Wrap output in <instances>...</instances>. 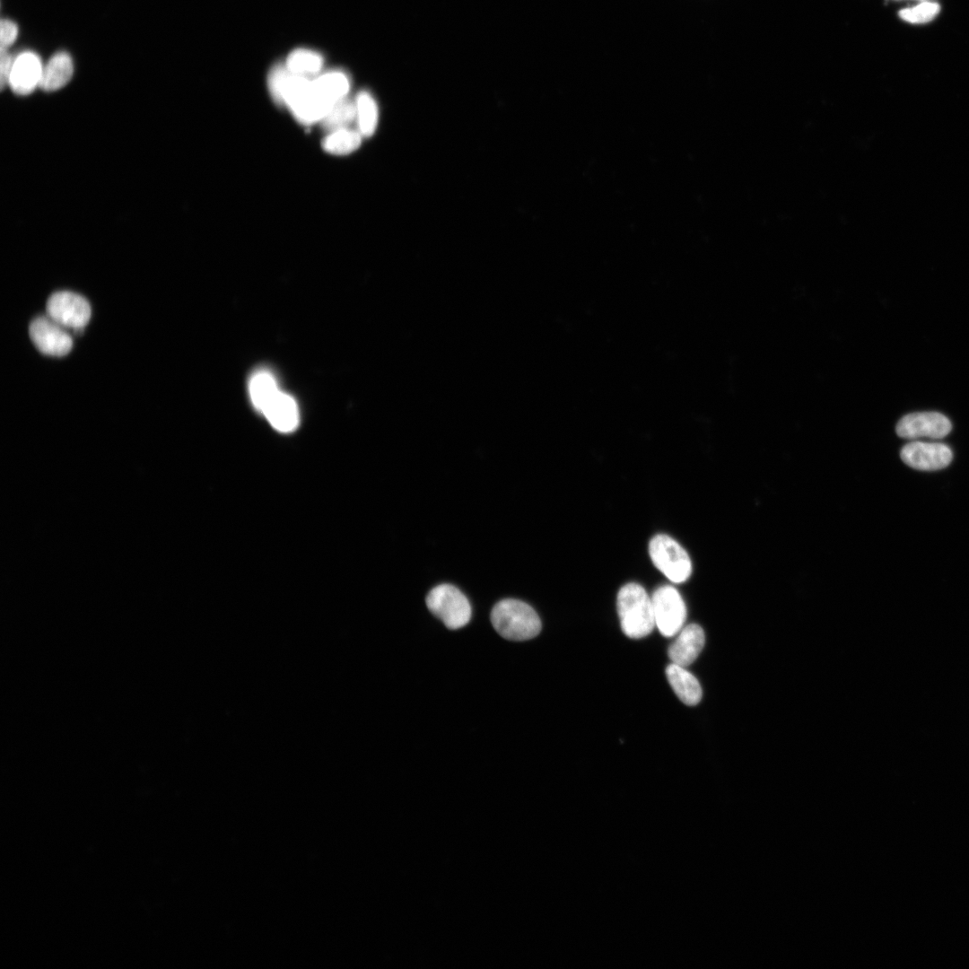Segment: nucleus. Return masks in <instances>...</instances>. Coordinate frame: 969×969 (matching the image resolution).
<instances>
[{"mask_svg":"<svg viewBox=\"0 0 969 969\" xmlns=\"http://www.w3.org/2000/svg\"><path fill=\"white\" fill-rule=\"evenodd\" d=\"M29 334L36 348L47 355L64 356L73 346L72 338L64 327L48 316L35 318L30 324Z\"/></svg>","mask_w":969,"mask_h":969,"instance_id":"obj_9","label":"nucleus"},{"mask_svg":"<svg viewBox=\"0 0 969 969\" xmlns=\"http://www.w3.org/2000/svg\"><path fill=\"white\" fill-rule=\"evenodd\" d=\"M43 65L34 52L25 51L13 59L8 84L13 92L28 95L39 86Z\"/></svg>","mask_w":969,"mask_h":969,"instance_id":"obj_10","label":"nucleus"},{"mask_svg":"<svg viewBox=\"0 0 969 969\" xmlns=\"http://www.w3.org/2000/svg\"><path fill=\"white\" fill-rule=\"evenodd\" d=\"M362 135L359 131L350 128H342L331 131L323 140V149L332 154L345 155L353 153L359 148L362 143Z\"/></svg>","mask_w":969,"mask_h":969,"instance_id":"obj_17","label":"nucleus"},{"mask_svg":"<svg viewBox=\"0 0 969 969\" xmlns=\"http://www.w3.org/2000/svg\"><path fill=\"white\" fill-rule=\"evenodd\" d=\"M74 73L73 60L67 52L53 55L43 65L39 88L45 92L61 89L71 80Z\"/></svg>","mask_w":969,"mask_h":969,"instance_id":"obj_13","label":"nucleus"},{"mask_svg":"<svg viewBox=\"0 0 969 969\" xmlns=\"http://www.w3.org/2000/svg\"><path fill=\"white\" fill-rule=\"evenodd\" d=\"M279 391L276 380L266 370L258 371L249 380V393L251 402L261 414Z\"/></svg>","mask_w":969,"mask_h":969,"instance_id":"obj_15","label":"nucleus"},{"mask_svg":"<svg viewBox=\"0 0 969 969\" xmlns=\"http://www.w3.org/2000/svg\"><path fill=\"white\" fill-rule=\"evenodd\" d=\"M356 121L362 136H371L378 124V106L373 97L366 91L358 93L355 100Z\"/></svg>","mask_w":969,"mask_h":969,"instance_id":"obj_18","label":"nucleus"},{"mask_svg":"<svg viewBox=\"0 0 969 969\" xmlns=\"http://www.w3.org/2000/svg\"><path fill=\"white\" fill-rule=\"evenodd\" d=\"M312 85L317 93L335 104L345 98L349 92L350 82L344 72L331 71L312 80Z\"/></svg>","mask_w":969,"mask_h":969,"instance_id":"obj_16","label":"nucleus"},{"mask_svg":"<svg viewBox=\"0 0 969 969\" xmlns=\"http://www.w3.org/2000/svg\"><path fill=\"white\" fill-rule=\"evenodd\" d=\"M666 675L673 691L685 704L695 705L701 701L702 687L685 667L671 663L666 669Z\"/></svg>","mask_w":969,"mask_h":969,"instance_id":"obj_14","label":"nucleus"},{"mask_svg":"<svg viewBox=\"0 0 969 969\" xmlns=\"http://www.w3.org/2000/svg\"><path fill=\"white\" fill-rule=\"evenodd\" d=\"M354 120H356L355 102L345 98L333 105L321 123L326 129L334 131L347 128Z\"/></svg>","mask_w":969,"mask_h":969,"instance_id":"obj_20","label":"nucleus"},{"mask_svg":"<svg viewBox=\"0 0 969 969\" xmlns=\"http://www.w3.org/2000/svg\"><path fill=\"white\" fill-rule=\"evenodd\" d=\"M655 626L665 637H672L684 627L685 604L677 589L670 585L658 588L651 596Z\"/></svg>","mask_w":969,"mask_h":969,"instance_id":"obj_5","label":"nucleus"},{"mask_svg":"<svg viewBox=\"0 0 969 969\" xmlns=\"http://www.w3.org/2000/svg\"><path fill=\"white\" fill-rule=\"evenodd\" d=\"M900 457L912 468L934 471L947 467L953 459V452L944 443L914 441L902 448Z\"/></svg>","mask_w":969,"mask_h":969,"instance_id":"obj_8","label":"nucleus"},{"mask_svg":"<svg viewBox=\"0 0 969 969\" xmlns=\"http://www.w3.org/2000/svg\"><path fill=\"white\" fill-rule=\"evenodd\" d=\"M17 35V25L10 20L2 19L0 36L1 47L8 48L11 46L15 41Z\"/></svg>","mask_w":969,"mask_h":969,"instance_id":"obj_22","label":"nucleus"},{"mask_svg":"<svg viewBox=\"0 0 969 969\" xmlns=\"http://www.w3.org/2000/svg\"><path fill=\"white\" fill-rule=\"evenodd\" d=\"M285 65L292 73L309 77L321 70L323 57L314 50L298 48L289 54Z\"/></svg>","mask_w":969,"mask_h":969,"instance_id":"obj_19","label":"nucleus"},{"mask_svg":"<svg viewBox=\"0 0 969 969\" xmlns=\"http://www.w3.org/2000/svg\"><path fill=\"white\" fill-rule=\"evenodd\" d=\"M916 1L923 2V1H930V0H916Z\"/></svg>","mask_w":969,"mask_h":969,"instance_id":"obj_24","label":"nucleus"},{"mask_svg":"<svg viewBox=\"0 0 969 969\" xmlns=\"http://www.w3.org/2000/svg\"><path fill=\"white\" fill-rule=\"evenodd\" d=\"M425 602L429 611L449 629L461 628L471 618L468 599L454 585L442 583L434 587L427 594Z\"/></svg>","mask_w":969,"mask_h":969,"instance_id":"obj_3","label":"nucleus"},{"mask_svg":"<svg viewBox=\"0 0 969 969\" xmlns=\"http://www.w3.org/2000/svg\"><path fill=\"white\" fill-rule=\"evenodd\" d=\"M262 415L275 430L282 432H292L300 421L299 408L294 398L282 391L266 406Z\"/></svg>","mask_w":969,"mask_h":969,"instance_id":"obj_12","label":"nucleus"},{"mask_svg":"<svg viewBox=\"0 0 969 969\" xmlns=\"http://www.w3.org/2000/svg\"><path fill=\"white\" fill-rule=\"evenodd\" d=\"M616 606L626 636L640 639L651 633L655 626L652 601L642 586L635 582L624 585L618 591Z\"/></svg>","mask_w":969,"mask_h":969,"instance_id":"obj_1","label":"nucleus"},{"mask_svg":"<svg viewBox=\"0 0 969 969\" xmlns=\"http://www.w3.org/2000/svg\"><path fill=\"white\" fill-rule=\"evenodd\" d=\"M46 310L51 319L74 330L83 328L92 313L84 297L67 291L53 293L47 301Z\"/></svg>","mask_w":969,"mask_h":969,"instance_id":"obj_6","label":"nucleus"},{"mask_svg":"<svg viewBox=\"0 0 969 969\" xmlns=\"http://www.w3.org/2000/svg\"><path fill=\"white\" fill-rule=\"evenodd\" d=\"M952 429L950 420L938 412H916L903 416L896 424V433L905 439H941Z\"/></svg>","mask_w":969,"mask_h":969,"instance_id":"obj_7","label":"nucleus"},{"mask_svg":"<svg viewBox=\"0 0 969 969\" xmlns=\"http://www.w3.org/2000/svg\"><path fill=\"white\" fill-rule=\"evenodd\" d=\"M13 59L7 51V48L1 47L0 50V81L1 88L3 89L6 83H8L9 75L12 70Z\"/></svg>","mask_w":969,"mask_h":969,"instance_id":"obj_23","label":"nucleus"},{"mask_svg":"<svg viewBox=\"0 0 969 969\" xmlns=\"http://www.w3.org/2000/svg\"><path fill=\"white\" fill-rule=\"evenodd\" d=\"M705 642L704 632L696 624L684 626L668 648L672 663L686 667L693 663L702 651Z\"/></svg>","mask_w":969,"mask_h":969,"instance_id":"obj_11","label":"nucleus"},{"mask_svg":"<svg viewBox=\"0 0 969 969\" xmlns=\"http://www.w3.org/2000/svg\"><path fill=\"white\" fill-rule=\"evenodd\" d=\"M491 622L495 631L510 641L529 640L541 631L537 612L527 603L515 598L497 602L491 611Z\"/></svg>","mask_w":969,"mask_h":969,"instance_id":"obj_2","label":"nucleus"},{"mask_svg":"<svg viewBox=\"0 0 969 969\" xmlns=\"http://www.w3.org/2000/svg\"><path fill=\"white\" fill-rule=\"evenodd\" d=\"M649 554L655 567L674 583L685 582L691 575L692 563L687 552L671 537L654 536L649 543Z\"/></svg>","mask_w":969,"mask_h":969,"instance_id":"obj_4","label":"nucleus"},{"mask_svg":"<svg viewBox=\"0 0 969 969\" xmlns=\"http://www.w3.org/2000/svg\"><path fill=\"white\" fill-rule=\"evenodd\" d=\"M940 5L937 2L923 1L918 4L899 11L904 21L912 24H921L932 21L939 13Z\"/></svg>","mask_w":969,"mask_h":969,"instance_id":"obj_21","label":"nucleus"}]
</instances>
